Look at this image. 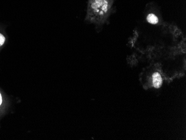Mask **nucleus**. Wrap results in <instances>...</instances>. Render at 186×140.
<instances>
[{
    "label": "nucleus",
    "instance_id": "nucleus-3",
    "mask_svg": "<svg viewBox=\"0 0 186 140\" xmlns=\"http://www.w3.org/2000/svg\"><path fill=\"white\" fill-rule=\"evenodd\" d=\"M5 37L4 35L0 33V46H2L4 44L5 42Z\"/></svg>",
    "mask_w": 186,
    "mask_h": 140
},
{
    "label": "nucleus",
    "instance_id": "nucleus-4",
    "mask_svg": "<svg viewBox=\"0 0 186 140\" xmlns=\"http://www.w3.org/2000/svg\"><path fill=\"white\" fill-rule=\"evenodd\" d=\"M2 97H1V94H0V105H1V103H2Z\"/></svg>",
    "mask_w": 186,
    "mask_h": 140
},
{
    "label": "nucleus",
    "instance_id": "nucleus-1",
    "mask_svg": "<svg viewBox=\"0 0 186 140\" xmlns=\"http://www.w3.org/2000/svg\"><path fill=\"white\" fill-rule=\"evenodd\" d=\"M162 77L158 73H155L153 75V86L155 88H160L162 84Z\"/></svg>",
    "mask_w": 186,
    "mask_h": 140
},
{
    "label": "nucleus",
    "instance_id": "nucleus-2",
    "mask_svg": "<svg viewBox=\"0 0 186 140\" xmlns=\"http://www.w3.org/2000/svg\"><path fill=\"white\" fill-rule=\"evenodd\" d=\"M147 20L150 24H156L158 22V19L154 14H149L147 17Z\"/></svg>",
    "mask_w": 186,
    "mask_h": 140
}]
</instances>
